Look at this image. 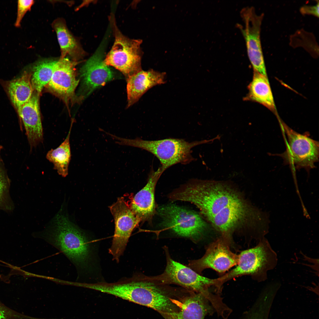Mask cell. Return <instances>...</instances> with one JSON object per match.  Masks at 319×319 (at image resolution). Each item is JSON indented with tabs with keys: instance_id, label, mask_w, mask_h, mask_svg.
I'll list each match as a JSON object with an SVG mask.
<instances>
[{
	"instance_id": "obj_1",
	"label": "cell",
	"mask_w": 319,
	"mask_h": 319,
	"mask_svg": "<svg viewBox=\"0 0 319 319\" xmlns=\"http://www.w3.org/2000/svg\"><path fill=\"white\" fill-rule=\"evenodd\" d=\"M173 201L193 204L213 227L232 237L235 231L246 227L253 236L268 230L269 214L253 205L227 181L192 179L175 189Z\"/></svg>"
},
{
	"instance_id": "obj_2",
	"label": "cell",
	"mask_w": 319,
	"mask_h": 319,
	"mask_svg": "<svg viewBox=\"0 0 319 319\" xmlns=\"http://www.w3.org/2000/svg\"><path fill=\"white\" fill-rule=\"evenodd\" d=\"M67 206L64 202L38 237L61 251L79 271L87 267L90 246L85 233L71 220Z\"/></svg>"
},
{
	"instance_id": "obj_3",
	"label": "cell",
	"mask_w": 319,
	"mask_h": 319,
	"mask_svg": "<svg viewBox=\"0 0 319 319\" xmlns=\"http://www.w3.org/2000/svg\"><path fill=\"white\" fill-rule=\"evenodd\" d=\"M144 275L136 274L117 282L104 283L102 291L123 299L152 308L160 314L177 311L174 301Z\"/></svg>"
},
{
	"instance_id": "obj_4",
	"label": "cell",
	"mask_w": 319,
	"mask_h": 319,
	"mask_svg": "<svg viewBox=\"0 0 319 319\" xmlns=\"http://www.w3.org/2000/svg\"><path fill=\"white\" fill-rule=\"evenodd\" d=\"M114 139L119 145L139 148L153 154L159 160L161 165L160 167L163 172L175 164L185 165L194 161L195 159L191 155L192 148L198 145L212 142L216 140L215 137L208 140L189 142L179 139L147 140L138 137L130 139L116 136Z\"/></svg>"
},
{
	"instance_id": "obj_5",
	"label": "cell",
	"mask_w": 319,
	"mask_h": 319,
	"mask_svg": "<svg viewBox=\"0 0 319 319\" xmlns=\"http://www.w3.org/2000/svg\"><path fill=\"white\" fill-rule=\"evenodd\" d=\"M166 265L163 272L154 276H145L148 281L156 284H174L179 285L191 292L203 294L215 308L220 306L222 298L210 289L213 287L217 292V279H211L202 276L190 267L174 261L167 250L165 248Z\"/></svg>"
},
{
	"instance_id": "obj_6",
	"label": "cell",
	"mask_w": 319,
	"mask_h": 319,
	"mask_svg": "<svg viewBox=\"0 0 319 319\" xmlns=\"http://www.w3.org/2000/svg\"><path fill=\"white\" fill-rule=\"evenodd\" d=\"M238 255L236 267L217 278L220 287L229 280L244 275L250 276L258 281H264L267 278V271L273 269L277 262L276 253L265 237L259 240L256 246L242 251Z\"/></svg>"
},
{
	"instance_id": "obj_7",
	"label": "cell",
	"mask_w": 319,
	"mask_h": 319,
	"mask_svg": "<svg viewBox=\"0 0 319 319\" xmlns=\"http://www.w3.org/2000/svg\"><path fill=\"white\" fill-rule=\"evenodd\" d=\"M156 212L163 227L194 242L203 238L208 227L206 223L198 214L174 204L160 206Z\"/></svg>"
},
{
	"instance_id": "obj_8",
	"label": "cell",
	"mask_w": 319,
	"mask_h": 319,
	"mask_svg": "<svg viewBox=\"0 0 319 319\" xmlns=\"http://www.w3.org/2000/svg\"><path fill=\"white\" fill-rule=\"evenodd\" d=\"M240 15L243 26L238 24L237 26L245 40L253 71L267 77L260 37L264 14H258L254 7L248 6L241 9Z\"/></svg>"
},
{
	"instance_id": "obj_9",
	"label": "cell",
	"mask_w": 319,
	"mask_h": 319,
	"mask_svg": "<svg viewBox=\"0 0 319 319\" xmlns=\"http://www.w3.org/2000/svg\"><path fill=\"white\" fill-rule=\"evenodd\" d=\"M109 208L114 218L115 230L108 251L112 255L113 260L118 263L132 231L141 221L133 211L129 202L124 197L118 198Z\"/></svg>"
},
{
	"instance_id": "obj_10",
	"label": "cell",
	"mask_w": 319,
	"mask_h": 319,
	"mask_svg": "<svg viewBox=\"0 0 319 319\" xmlns=\"http://www.w3.org/2000/svg\"><path fill=\"white\" fill-rule=\"evenodd\" d=\"M281 123L288 141L286 151L282 156L297 169L309 170L314 168L318 160V142L296 132L283 123Z\"/></svg>"
},
{
	"instance_id": "obj_11",
	"label": "cell",
	"mask_w": 319,
	"mask_h": 319,
	"mask_svg": "<svg viewBox=\"0 0 319 319\" xmlns=\"http://www.w3.org/2000/svg\"><path fill=\"white\" fill-rule=\"evenodd\" d=\"M232 237L221 236L211 243L201 258L189 261L187 266L199 274L210 268L219 274L228 271L238 263L239 255L230 249Z\"/></svg>"
},
{
	"instance_id": "obj_12",
	"label": "cell",
	"mask_w": 319,
	"mask_h": 319,
	"mask_svg": "<svg viewBox=\"0 0 319 319\" xmlns=\"http://www.w3.org/2000/svg\"><path fill=\"white\" fill-rule=\"evenodd\" d=\"M141 40L130 39L119 32L115 35L113 45L104 61L128 78L142 70L140 45Z\"/></svg>"
},
{
	"instance_id": "obj_13",
	"label": "cell",
	"mask_w": 319,
	"mask_h": 319,
	"mask_svg": "<svg viewBox=\"0 0 319 319\" xmlns=\"http://www.w3.org/2000/svg\"><path fill=\"white\" fill-rule=\"evenodd\" d=\"M77 63L66 57L57 61L53 66L51 79L45 86L67 105L78 102L82 98L75 93L79 82L76 78Z\"/></svg>"
},
{
	"instance_id": "obj_14",
	"label": "cell",
	"mask_w": 319,
	"mask_h": 319,
	"mask_svg": "<svg viewBox=\"0 0 319 319\" xmlns=\"http://www.w3.org/2000/svg\"><path fill=\"white\" fill-rule=\"evenodd\" d=\"M163 172L159 167L150 173L146 185L130 198L131 208L141 222H151L156 212L154 192L158 179Z\"/></svg>"
},
{
	"instance_id": "obj_15",
	"label": "cell",
	"mask_w": 319,
	"mask_h": 319,
	"mask_svg": "<svg viewBox=\"0 0 319 319\" xmlns=\"http://www.w3.org/2000/svg\"><path fill=\"white\" fill-rule=\"evenodd\" d=\"M39 95L34 92L30 99L17 110L31 149L42 142L43 131L39 105Z\"/></svg>"
},
{
	"instance_id": "obj_16",
	"label": "cell",
	"mask_w": 319,
	"mask_h": 319,
	"mask_svg": "<svg viewBox=\"0 0 319 319\" xmlns=\"http://www.w3.org/2000/svg\"><path fill=\"white\" fill-rule=\"evenodd\" d=\"M82 85L87 95L97 88L113 79L114 74L97 53L86 62L80 71Z\"/></svg>"
},
{
	"instance_id": "obj_17",
	"label": "cell",
	"mask_w": 319,
	"mask_h": 319,
	"mask_svg": "<svg viewBox=\"0 0 319 319\" xmlns=\"http://www.w3.org/2000/svg\"><path fill=\"white\" fill-rule=\"evenodd\" d=\"M166 73L153 69L142 70L129 77L127 80L128 107L137 101L141 97L152 87L165 83Z\"/></svg>"
},
{
	"instance_id": "obj_18",
	"label": "cell",
	"mask_w": 319,
	"mask_h": 319,
	"mask_svg": "<svg viewBox=\"0 0 319 319\" xmlns=\"http://www.w3.org/2000/svg\"><path fill=\"white\" fill-rule=\"evenodd\" d=\"M191 292L179 302L175 303L182 319H204L206 316H211L216 313L209 301L203 294Z\"/></svg>"
},
{
	"instance_id": "obj_19",
	"label": "cell",
	"mask_w": 319,
	"mask_h": 319,
	"mask_svg": "<svg viewBox=\"0 0 319 319\" xmlns=\"http://www.w3.org/2000/svg\"><path fill=\"white\" fill-rule=\"evenodd\" d=\"M52 26L57 34L61 49L60 58L69 56L73 61L77 62L84 55V52L77 41L68 29L64 19H56Z\"/></svg>"
},
{
	"instance_id": "obj_20",
	"label": "cell",
	"mask_w": 319,
	"mask_h": 319,
	"mask_svg": "<svg viewBox=\"0 0 319 319\" xmlns=\"http://www.w3.org/2000/svg\"><path fill=\"white\" fill-rule=\"evenodd\" d=\"M31 76V73L26 72L19 77L5 83V89L17 111L28 101L34 92Z\"/></svg>"
},
{
	"instance_id": "obj_21",
	"label": "cell",
	"mask_w": 319,
	"mask_h": 319,
	"mask_svg": "<svg viewBox=\"0 0 319 319\" xmlns=\"http://www.w3.org/2000/svg\"><path fill=\"white\" fill-rule=\"evenodd\" d=\"M253 73L248 87V94L244 99L258 102L274 111L275 106L267 77L255 71Z\"/></svg>"
},
{
	"instance_id": "obj_22",
	"label": "cell",
	"mask_w": 319,
	"mask_h": 319,
	"mask_svg": "<svg viewBox=\"0 0 319 319\" xmlns=\"http://www.w3.org/2000/svg\"><path fill=\"white\" fill-rule=\"evenodd\" d=\"M71 127L72 124L64 141L56 148L48 151L46 155L47 159L53 164L54 169L64 177L68 175L71 157L69 139Z\"/></svg>"
},
{
	"instance_id": "obj_23",
	"label": "cell",
	"mask_w": 319,
	"mask_h": 319,
	"mask_svg": "<svg viewBox=\"0 0 319 319\" xmlns=\"http://www.w3.org/2000/svg\"><path fill=\"white\" fill-rule=\"evenodd\" d=\"M56 62L52 60L44 59L37 62L33 66L31 82L34 91L39 95L50 81L53 66Z\"/></svg>"
},
{
	"instance_id": "obj_24",
	"label": "cell",
	"mask_w": 319,
	"mask_h": 319,
	"mask_svg": "<svg viewBox=\"0 0 319 319\" xmlns=\"http://www.w3.org/2000/svg\"><path fill=\"white\" fill-rule=\"evenodd\" d=\"M290 41L293 47H302L312 56L318 57V46L312 33L303 30H298L291 36Z\"/></svg>"
},
{
	"instance_id": "obj_25",
	"label": "cell",
	"mask_w": 319,
	"mask_h": 319,
	"mask_svg": "<svg viewBox=\"0 0 319 319\" xmlns=\"http://www.w3.org/2000/svg\"><path fill=\"white\" fill-rule=\"evenodd\" d=\"M10 182L4 171L0 167V210L6 212L13 210L14 205L9 195Z\"/></svg>"
},
{
	"instance_id": "obj_26",
	"label": "cell",
	"mask_w": 319,
	"mask_h": 319,
	"mask_svg": "<svg viewBox=\"0 0 319 319\" xmlns=\"http://www.w3.org/2000/svg\"><path fill=\"white\" fill-rule=\"evenodd\" d=\"M0 319H40L25 315L6 306L0 300Z\"/></svg>"
},
{
	"instance_id": "obj_27",
	"label": "cell",
	"mask_w": 319,
	"mask_h": 319,
	"mask_svg": "<svg viewBox=\"0 0 319 319\" xmlns=\"http://www.w3.org/2000/svg\"><path fill=\"white\" fill-rule=\"evenodd\" d=\"M34 3L33 0H19L17 2V11L14 26L19 27L23 18L26 13L30 10Z\"/></svg>"
},
{
	"instance_id": "obj_28",
	"label": "cell",
	"mask_w": 319,
	"mask_h": 319,
	"mask_svg": "<svg viewBox=\"0 0 319 319\" xmlns=\"http://www.w3.org/2000/svg\"><path fill=\"white\" fill-rule=\"evenodd\" d=\"M315 4L313 5H304L300 7V12L302 15H310L318 17L319 1H317Z\"/></svg>"
},
{
	"instance_id": "obj_29",
	"label": "cell",
	"mask_w": 319,
	"mask_h": 319,
	"mask_svg": "<svg viewBox=\"0 0 319 319\" xmlns=\"http://www.w3.org/2000/svg\"><path fill=\"white\" fill-rule=\"evenodd\" d=\"M161 314L165 319H182L178 311L162 313Z\"/></svg>"
},
{
	"instance_id": "obj_30",
	"label": "cell",
	"mask_w": 319,
	"mask_h": 319,
	"mask_svg": "<svg viewBox=\"0 0 319 319\" xmlns=\"http://www.w3.org/2000/svg\"><path fill=\"white\" fill-rule=\"evenodd\" d=\"M239 319H246L245 318H240Z\"/></svg>"
}]
</instances>
